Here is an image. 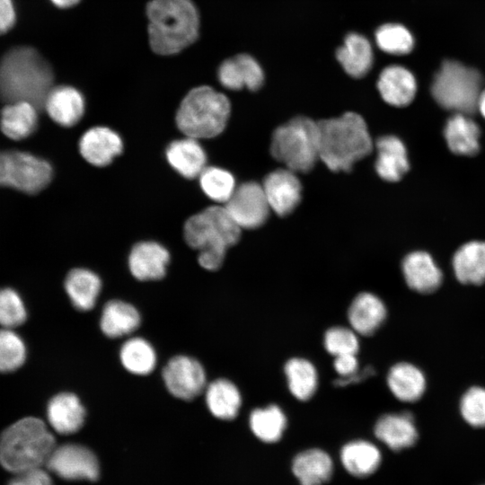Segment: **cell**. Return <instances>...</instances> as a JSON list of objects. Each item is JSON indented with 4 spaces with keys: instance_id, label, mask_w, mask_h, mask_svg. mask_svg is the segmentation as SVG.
Here are the masks:
<instances>
[{
    "instance_id": "obj_21",
    "label": "cell",
    "mask_w": 485,
    "mask_h": 485,
    "mask_svg": "<svg viewBox=\"0 0 485 485\" xmlns=\"http://www.w3.org/2000/svg\"><path fill=\"white\" fill-rule=\"evenodd\" d=\"M401 269L409 287L419 293L433 292L441 285L443 274L428 252L409 253Z\"/></svg>"
},
{
    "instance_id": "obj_29",
    "label": "cell",
    "mask_w": 485,
    "mask_h": 485,
    "mask_svg": "<svg viewBox=\"0 0 485 485\" xmlns=\"http://www.w3.org/2000/svg\"><path fill=\"white\" fill-rule=\"evenodd\" d=\"M205 400L210 413L222 420L235 419L242 405L238 387L225 378H218L207 384Z\"/></svg>"
},
{
    "instance_id": "obj_41",
    "label": "cell",
    "mask_w": 485,
    "mask_h": 485,
    "mask_svg": "<svg viewBox=\"0 0 485 485\" xmlns=\"http://www.w3.org/2000/svg\"><path fill=\"white\" fill-rule=\"evenodd\" d=\"M27 318V310L20 295L13 289H0V326L14 329Z\"/></svg>"
},
{
    "instance_id": "obj_16",
    "label": "cell",
    "mask_w": 485,
    "mask_h": 485,
    "mask_svg": "<svg viewBox=\"0 0 485 485\" xmlns=\"http://www.w3.org/2000/svg\"><path fill=\"white\" fill-rule=\"evenodd\" d=\"M386 315L384 302L371 292L357 294L348 310L350 328L360 336L373 335L384 323Z\"/></svg>"
},
{
    "instance_id": "obj_14",
    "label": "cell",
    "mask_w": 485,
    "mask_h": 485,
    "mask_svg": "<svg viewBox=\"0 0 485 485\" xmlns=\"http://www.w3.org/2000/svg\"><path fill=\"white\" fill-rule=\"evenodd\" d=\"M170 253L162 244L145 241L133 246L128 256L132 276L141 281L158 280L166 274Z\"/></svg>"
},
{
    "instance_id": "obj_49",
    "label": "cell",
    "mask_w": 485,
    "mask_h": 485,
    "mask_svg": "<svg viewBox=\"0 0 485 485\" xmlns=\"http://www.w3.org/2000/svg\"><path fill=\"white\" fill-rule=\"evenodd\" d=\"M50 1L57 7L69 8L78 4L81 0H50Z\"/></svg>"
},
{
    "instance_id": "obj_2",
    "label": "cell",
    "mask_w": 485,
    "mask_h": 485,
    "mask_svg": "<svg viewBox=\"0 0 485 485\" xmlns=\"http://www.w3.org/2000/svg\"><path fill=\"white\" fill-rule=\"evenodd\" d=\"M146 15L149 44L158 55L177 54L198 37L199 15L191 0H152Z\"/></svg>"
},
{
    "instance_id": "obj_40",
    "label": "cell",
    "mask_w": 485,
    "mask_h": 485,
    "mask_svg": "<svg viewBox=\"0 0 485 485\" xmlns=\"http://www.w3.org/2000/svg\"><path fill=\"white\" fill-rule=\"evenodd\" d=\"M358 334L350 327L333 326L323 336V345L331 356L357 354L359 349Z\"/></svg>"
},
{
    "instance_id": "obj_31",
    "label": "cell",
    "mask_w": 485,
    "mask_h": 485,
    "mask_svg": "<svg viewBox=\"0 0 485 485\" xmlns=\"http://www.w3.org/2000/svg\"><path fill=\"white\" fill-rule=\"evenodd\" d=\"M37 110L28 101L6 103L0 114V129L13 140L30 137L37 128Z\"/></svg>"
},
{
    "instance_id": "obj_48",
    "label": "cell",
    "mask_w": 485,
    "mask_h": 485,
    "mask_svg": "<svg viewBox=\"0 0 485 485\" xmlns=\"http://www.w3.org/2000/svg\"><path fill=\"white\" fill-rule=\"evenodd\" d=\"M372 374H374V370L372 367L368 366L366 367L363 371L358 370L348 377L338 378L335 380L334 384L336 386H347L352 384H357L362 380L369 377Z\"/></svg>"
},
{
    "instance_id": "obj_19",
    "label": "cell",
    "mask_w": 485,
    "mask_h": 485,
    "mask_svg": "<svg viewBox=\"0 0 485 485\" xmlns=\"http://www.w3.org/2000/svg\"><path fill=\"white\" fill-rule=\"evenodd\" d=\"M84 107L83 94L69 85L52 87L44 102L49 117L63 127L76 124L84 115Z\"/></svg>"
},
{
    "instance_id": "obj_7",
    "label": "cell",
    "mask_w": 485,
    "mask_h": 485,
    "mask_svg": "<svg viewBox=\"0 0 485 485\" xmlns=\"http://www.w3.org/2000/svg\"><path fill=\"white\" fill-rule=\"evenodd\" d=\"M319 147L318 122L297 116L275 129L270 153L277 161L295 173L308 172L319 159Z\"/></svg>"
},
{
    "instance_id": "obj_4",
    "label": "cell",
    "mask_w": 485,
    "mask_h": 485,
    "mask_svg": "<svg viewBox=\"0 0 485 485\" xmlns=\"http://www.w3.org/2000/svg\"><path fill=\"white\" fill-rule=\"evenodd\" d=\"M56 446L55 437L43 420L22 418L0 436V464L14 474L40 468Z\"/></svg>"
},
{
    "instance_id": "obj_15",
    "label": "cell",
    "mask_w": 485,
    "mask_h": 485,
    "mask_svg": "<svg viewBox=\"0 0 485 485\" xmlns=\"http://www.w3.org/2000/svg\"><path fill=\"white\" fill-rule=\"evenodd\" d=\"M79 150L89 163L106 166L122 152L123 142L114 130L106 127H94L81 137Z\"/></svg>"
},
{
    "instance_id": "obj_9",
    "label": "cell",
    "mask_w": 485,
    "mask_h": 485,
    "mask_svg": "<svg viewBox=\"0 0 485 485\" xmlns=\"http://www.w3.org/2000/svg\"><path fill=\"white\" fill-rule=\"evenodd\" d=\"M53 169L48 162L30 153L0 151V186L36 194L51 181Z\"/></svg>"
},
{
    "instance_id": "obj_28",
    "label": "cell",
    "mask_w": 485,
    "mask_h": 485,
    "mask_svg": "<svg viewBox=\"0 0 485 485\" xmlns=\"http://www.w3.org/2000/svg\"><path fill=\"white\" fill-rule=\"evenodd\" d=\"M65 289L73 306L79 311L92 310L100 295L101 281L93 271L77 268L68 272Z\"/></svg>"
},
{
    "instance_id": "obj_35",
    "label": "cell",
    "mask_w": 485,
    "mask_h": 485,
    "mask_svg": "<svg viewBox=\"0 0 485 485\" xmlns=\"http://www.w3.org/2000/svg\"><path fill=\"white\" fill-rule=\"evenodd\" d=\"M249 425L258 439L267 444H273L281 439L287 420L280 407L270 404L254 409L250 414Z\"/></svg>"
},
{
    "instance_id": "obj_3",
    "label": "cell",
    "mask_w": 485,
    "mask_h": 485,
    "mask_svg": "<svg viewBox=\"0 0 485 485\" xmlns=\"http://www.w3.org/2000/svg\"><path fill=\"white\" fill-rule=\"evenodd\" d=\"M319 158L332 172H349L354 163L373 151L364 119L355 112L318 122Z\"/></svg>"
},
{
    "instance_id": "obj_33",
    "label": "cell",
    "mask_w": 485,
    "mask_h": 485,
    "mask_svg": "<svg viewBox=\"0 0 485 485\" xmlns=\"http://www.w3.org/2000/svg\"><path fill=\"white\" fill-rule=\"evenodd\" d=\"M457 279L463 284L479 285L485 281V242H471L457 250L453 258Z\"/></svg>"
},
{
    "instance_id": "obj_46",
    "label": "cell",
    "mask_w": 485,
    "mask_h": 485,
    "mask_svg": "<svg viewBox=\"0 0 485 485\" xmlns=\"http://www.w3.org/2000/svg\"><path fill=\"white\" fill-rule=\"evenodd\" d=\"M333 366L339 375V378L348 377L359 370L358 359L356 354L335 357Z\"/></svg>"
},
{
    "instance_id": "obj_8",
    "label": "cell",
    "mask_w": 485,
    "mask_h": 485,
    "mask_svg": "<svg viewBox=\"0 0 485 485\" xmlns=\"http://www.w3.org/2000/svg\"><path fill=\"white\" fill-rule=\"evenodd\" d=\"M481 84L482 77L477 70L445 60L434 77L431 93L445 109L469 115L477 110Z\"/></svg>"
},
{
    "instance_id": "obj_25",
    "label": "cell",
    "mask_w": 485,
    "mask_h": 485,
    "mask_svg": "<svg viewBox=\"0 0 485 485\" xmlns=\"http://www.w3.org/2000/svg\"><path fill=\"white\" fill-rule=\"evenodd\" d=\"M336 57L348 75L361 78L373 66V48L364 35L351 32L345 37L343 45L336 50Z\"/></svg>"
},
{
    "instance_id": "obj_23",
    "label": "cell",
    "mask_w": 485,
    "mask_h": 485,
    "mask_svg": "<svg viewBox=\"0 0 485 485\" xmlns=\"http://www.w3.org/2000/svg\"><path fill=\"white\" fill-rule=\"evenodd\" d=\"M170 165L182 177L194 179L206 168L207 155L197 139L187 137L169 144L165 152Z\"/></svg>"
},
{
    "instance_id": "obj_5",
    "label": "cell",
    "mask_w": 485,
    "mask_h": 485,
    "mask_svg": "<svg viewBox=\"0 0 485 485\" xmlns=\"http://www.w3.org/2000/svg\"><path fill=\"white\" fill-rule=\"evenodd\" d=\"M241 229L225 207L212 206L186 221L184 238L199 251V265L213 271L222 266L227 249L238 242Z\"/></svg>"
},
{
    "instance_id": "obj_47",
    "label": "cell",
    "mask_w": 485,
    "mask_h": 485,
    "mask_svg": "<svg viewBox=\"0 0 485 485\" xmlns=\"http://www.w3.org/2000/svg\"><path fill=\"white\" fill-rule=\"evenodd\" d=\"M15 22V11L12 0H0V34L8 31Z\"/></svg>"
},
{
    "instance_id": "obj_1",
    "label": "cell",
    "mask_w": 485,
    "mask_h": 485,
    "mask_svg": "<svg viewBox=\"0 0 485 485\" xmlns=\"http://www.w3.org/2000/svg\"><path fill=\"white\" fill-rule=\"evenodd\" d=\"M53 79L50 65L32 48L10 49L0 60V98L6 103L28 101L43 108Z\"/></svg>"
},
{
    "instance_id": "obj_50",
    "label": "cell",
    "mask_w": 485,
    "mask_h": 485,
    "mask_svg": "<svg viewBox=\"0 0 485 485\" xmlns=\"http://www.w3.org/2000/svg\"><path fill=\"white\" fill-rule=\"evenodd\" d=\"M477 109L480 110L481 115L485 118V89L482 90L480 94Z\"/></svg>"
},
{
    "instance_id": "obj_24",
    "label": "cell",
    "mask_w": 485,
    "mask_h": 485,
    "mask_svg": "<svg viewBox=\"0 0 485 485\" xmlns=\"http://www.w3.org/2000/svg\"><path fill=\"white\" fill-rule=\"evenodd\" d=\"M292 472L300 485H322L333 474V462L324 450L310 448L295 456Z\"/></svg>"
},
{
    "instance_id": "obj_17",
    "label": "cell",
    "mask_w": 485,
    "mask_h": 485,
    "mask_svg": "<svg viewBox=\"0 0 485 485\" xmlns=\"http://www.w3.org/2000/svg\"><path fill=\"white\" fill-rule=\"evenodd\" d=\"M47 419L51 428L57 433L71 435L84 426L85 410L75 394L61 392L48 401Z\"/></svg>"
},
{
    "instance_id": "obj_13",
    "label": "cell",
    "mask_w": 485,
    "mask_h": 485,
    "mask_svg": "<svg viewBox=\"0 0 485 485\" xmlns=\"http://www.w3.org/2000/svg\"><path fill=\"white\" fill-rule=\"evenodd\" d=\"M262 188L270 210L279 216H287L298 206L302 185L295 172L285 168L269 172Z\"/></svg>"
},
{
    "instance_id": "obj_38",
    "label": "cell",
    "mask_w": 485,
    "mask_h": 485,
    "mask_svg": "<svg viewBox=\"0 0 485 485\" xmlns=\"http://www.w3.org/2000/svg\"><path fill=\"white\" fill-rule=\"evenodd\" d=\"M378 48L388 54L405 55L410 52L414 40L410 31L398 23H386L375 31Z\"/></svg>"
},
{
    "instance_id": "obj_32",
    "label": "cell",
    "mask_w": 485,
    "mask_h": 485,
    "mask_svg": "<svg viewBox=\"0 0 485 485\" xmlns=\"http://www.w3.org/2000/svg\"><path fill=\"white\" fill-rule=\"evenodd\" d=\"M444 135L452 152L456 154L473 155L480 149V128L467 115L456 113L445 127Z\"/></svg>"
},
{
    "instance_id": "obj_37",
    "label": "cell",
    "mask_w": 485,
    "mask_h": 485,
    "mask_svg": "<svg viewBox=\"0 0 485 485\" xmlns=\"http://www.w3.org/2000/svg\"><path fill=\"white\" fill-rule=\"evenodd\" d=\"M198 177L203 192L216 202L226 203L236 189L233 174L219 167H206Z\"/></svg>"
},
{
    "instance_id": "obj_45",
    "label": "cell",
    "mask_w": 485,
    "mask_h": 485,
    "mask_svg": "<svg viewBox=\"0 0 485 485\" xmlns=\"http://www.w3.org/2000/svg\"><path fill=\"white\" fill-rule=\"evenodd\" d=\"M8 485H53V481L49 473L40 467L15 474Z\"/></svg>"
},
{
    "instance_id": "obj_26",
    "label": "cell",
    "mask_w": 485,
    "mask_h": 485,
    "mask_svg": "<svg viewBox=\"0 0 485 485\" xmlns=\"http://www.w3.org/2000/svg\"><path fill=\"white\" fill-rule=\"evenodd\" d=\"M340 462L352 476L366 478L375 473L381 463L379 448L367 440L357 439L348 442L340 450Z\"/></svg>"
},
{
    "instance_id": "obj_43",
    "label": "cell",
    "mask_w": 485,
    "mask_h": 485,
    "mask_svg": "<svg viewBox=\"0 0 485 485\" xmlns=\"http://www.w3.org/2000/svg\"><path fill=\"white\" fill-rule=\"evenodd\" d=\"M242 72L245 88L251 91L260 89L264 82V72L258 61L248 54L234 57Z\"/></svg>"
},
{
    "instance_id": "obj_44",
    "label": "cell",
    "mask_w": 485,
    "mask_h": 485,
    "mask_svg": "<svg viewBox=\"0 0 485 485\" xmlns=\"http://www.w3.org/2000/svg\"><path fill=\"white\" fill-rule=\"evenodd\" d=\"M217 76L220 84L226 89L237 91L245 87L240 66L234 57L221 63Z\"/></svg>"
},
{
    "instance_id": "obj_6",
    "label": "cell",
    "mask_w": 485,
    "mask_h": 485,
    "mask_svg": "<svg viewBox=\"0 0 485 485\" xmlns=\"http://www.w3.org/2000/svg\"><path fill=\"white\" fill-rule=\"evenodd\" d=\"M230 113L228 98L202 85L193 88L183 98L176 113V124L186 137L211 138L224 131Z\"/></svg>"
},
{
    "instance_id": "obj_22",
    "label": "cell",
    "mask_w": 485,
    "mask_h": 485,
    "mask_svg": "<svg viewBox=\"0 0 485 485\" xmlns=\"http://www.w3.org/2000/svg\"><path fill=\"white\" fill-rule=\"evenodd\" d=\"M375 146L377 174L387 181H400L410 168L404 144L395 136H384L378 138Z\"/></svg>"
},
{
    "instance_id": "obj_10",
    "label": "cell",
    "mask_w": 485,
    "mask_h": 485,
    "mask_svg": "<svg viewBox=\"0 0 485 485\" xmlns=\"http://www.w3.org/2000/svg\"><path fill=\"white\" fill-rule=\"evenodd\" d=\"M48 469L66 481H95L100 476V464L94 453L79 444L56 446L47 463Z\"/></svg>"
},
{
    "instance_id": "obj_20",
    "label": "cell",
    "mask_w": 485,
    "mask_h": 485,
    "mask_svg": "<svg viewBox=\"0 0 485 485\" xmlns=\"http://www.w3.org/2000/svg\"><path fill=\"white\" fill-rule=\"evenodd\" d=\"M377 88L385 102L392 106L403 107L413 101L417 83L414 75L407 68L392 65L381 72Z\"/></svg>"
},
{
    "instance_id": "obj_30",
    "label": "cell",
    "mask_w": 485,
    "mask_h": 485,
    "mask_svg": "<svg viewBox=\"0 0 485 485\" xmlns=\"http://www.w3.org/2000/svg\"><path fill=\"white\" fill-rule=\"evenodd\" d=\"M387 385L395 398L403 402H414L424 393L426 379L423 373L410 363L392 366L387 375Z\"/></svg>"
},
{
    "instance_id": "obj_12",
    "label": "cell",
    "mask_w": 485,
    "mask_h": 485,
    "mask_svg": "<svg viewBox=\"0 0 485 485\" xmlns=\"http://www.w3.org/2000/svg\"><path fill=\"white\" fill-rule=\"evenodd\" d=\"M225 207L235 223L245 229L261 226L270 211L262 185L255 181L244 182L236 187Z\"/></svg>"
},
{
    "instance_id": "obj_42",
    "label": "cell",
    "mask_w": 485,
    "mask_h": 485,
    "mask_svg": "<svg viewBox=\"0 0 485 485\" xmlns=\"http://www.w3.org/2000/svg\"><path fill=\"white\" fill-rule=\"evenodd\" d=\"M460 411L469 425L475 428L485 427V389L470 388L462 397Z\"/></svg>"
},
{
    "instance_id": "obj_18",
    "label": "cell",
    "mask_w": 485,
    "mask_h": 485,
    "mask_svg": "<svg viewBox=\"0 0 485 485\" xmlns=\"http://www.w3.org/2000/svg\"><path fill=\"white\" fill-rule=\"evenodd\" d=\"M374 433L378 440L393 451L410 447L418 439L413 418L408 412L381 416L375 425Z\"/></svg>"
},
{
    "instance_id": "obj_27",
    "label": "cell",
    "mask_w": 485,
    "mask_h": 485,
    "mask_svg": "<svg viewBox=\"0 0 485 485\" xmlns=\"http://www.w3.org/2000/svg\"><path fill=\"white\" fill-rule=\"evenodd\" d=\"M141 317L132 304L121 300H110L102 308L100 327L111 339L128 336L140 325Z\"/></svg>"
},
{
    "instance_id": "obj_36",
    "label": "cell",
    "mask_w": 485,
    "mask_h": 485,
    "mask_svg": "<svg viewBox=\"0 0 485 485\" xmlns=\"http://www.w3.org/2000/svg\"><path fill=\"white\" fill-rule=\"evenodd\" d=\"M119 358L126 370L137 375L152 373L157 361L154 347L141 337L128 339L120 348Z\"/></svg>"
},
{
    "instance_id": "obj_39",
    "label": "cell",
    "mask_w": 485,
    "mask_h": 485,
    "mask_svg": "<svg viewBox=\"0 0 485 485\" xmlns=\"http://www.w3.org/2000/svg\"><path fill=\"white\" fill-rule=\"evenodd\" d=\"M26 346L13 329L0 330V373L17 370L25 362Z\"/></svg>"
},
{
    "instance_id": "obj_11",
    "label": "cell",
    "mask_w": 485,
    "mask_h": 485,
    "mask_svg": "<svg viewBox=\"0 0 485 485\" xmlns=\"http://www.w3.org/2000/svg\"><path fill=\"white\" fill-rule=\"evenodd\" d=\"M163 379L168 392L174 397L190 401L207 386L203 366L194 357L179 355L172 357L163 369Z\"/></svg>"
},
{
    "instance_id": "obj_34",
    "label": "cell",
    "mask_w": 485,
    "mask_h": 485,
    "mask_svg": "<svg viewBox=\"0 0 485 485\" xmlns=\"http://www.w3.org/2000/svg\"><path fill=\"white\" fill-rule=\"evenodd\" d=\"M287 387L291 394L301 401L310 400L318 388V372L308 359L292 357L284 366Z\"/></svg>"
}]
</instances>
